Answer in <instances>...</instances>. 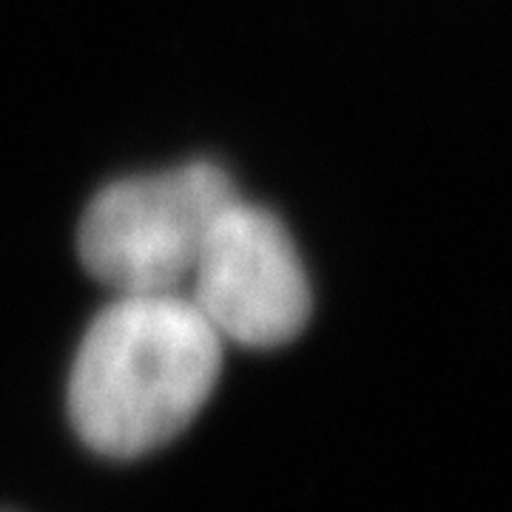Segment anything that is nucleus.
Returning a JSON list of instances; mask_svg holds the SVG:
<instances>
[{"instance_id":"1","label":"nucleus","mask_w":512,"mask_h":512,"mask_svg":"<svg viewBox=\"0 0 512 512\" xmlns=\"http://www.w3.org/2000/svg\"><path fill=\"white\" fill-rule=\"evenodd\" d=\"M220 367L222 339L185 293L114 296L74 356V430L100 456H148L200 416Z\"/></svg>"},{"instance_id":"2","label":"nucleus","mask_w":512,"mask_h":512,"mask_svg":"<svg viewBox=\"0 0 512 512\" xmlns=\"http://www.w3.org/2000/svg\"><path fill=\"white\" fill-rule=\"evenodd\" d=\"M237 197L231 177L205 160L117 180L80 220V262L114 296L185 293L208 228Z\"/></svg>"},{"instance_id":"3","label":"nucleus","mask_w":512,"mask_h":512,"mask_svg":"<svg viewBox=\"0 0 512 512\" xmlns=\"http://www.w3.org/2000/svg\"><path fill=\"white\" fill-rule=\"evenodd\" d=\"M185 296L222 342L251 350L288 345L311 316V285L291 234L239 197L208 228Z\"/></svg>"}]
</instances>
